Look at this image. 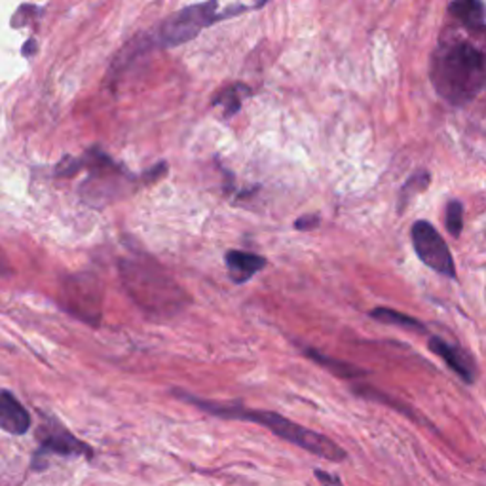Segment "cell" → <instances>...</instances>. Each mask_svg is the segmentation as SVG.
<instances>
[{
  "label": "cell",
  "mask_w": 486,
  "mask_h": 486,
  "mask_svg": "<svg viewBox=\"0 0 486 486\" xmlns=\"http://www.w3.org/2000/svg\"><path fill=\"white\" fill-rule=\"evenodd\" d=\"M321 223V217L319 215H304L300 218H297V223H295V228L297 230H314L318 228V225Z\"/></svg>",
  "instance_id": "ac0fdd59"
},
{
  "label": "cell",
  "mask_w": 486,
  "mask_h": 486,
  "mask_svg": "<svg viewBox=\"0 0 486 486\" xmlns=\"http://www.w3.org/2000/svg\"><path fill=\"white\" fill-rule=\"evenodd\" d=\"M225 264L228 276L234 283H246L262 268H267V258L249 253V251H238L230 249L225 255Z\"/></svg>",
  "instance_id": "8fae6325"
},
{
  "label": "cell",
  "mask_w": 486,
  "mask_h": 486,
  "mask_svg": "<svg viewBox=\"0 0 486 486\" xmlns=\"http://www.w3.org/2000/svg\"><path fill=\"white\" fill-rule=\"evenodd\" d=\"M430 349L435 353V356L443 359L463 382H468V384L475 382L477 367H475L473 358L466 349H461L460 346H454L440 337L430 339Z\"/></svg>",
  "instance_id": "9c48e42d"
},
{
  "label": "cell",
  "mask_w": 486,
  "mask_h": 486,
  "mask_svg": "<svg viewBox=\"0 0 486 486\" xmlns=\"http://www.w3.org/2000/svg\"><path fill=\"white\" fill-rule=\"evenodd\" d=\"M410 238L418 258L422 260L428 268L445 278H456V264L452 253L443 236L437 232V228H433L431 223H428V220H416L410 230Z\"/></svg>",
  "instance_id": "52a82bcc"
},
{
  "label": "cell",
  "mask_w": 486,
  "mask_h": 486,
  "mask_svg": "<svg viewBox=\"0 0 486 486\" xmlns=\"http://www.w3.org/2000/svg\"><path fill=\"white\" fill-rule=\"evenodd\" d=\"M445 225L447 230L452 238H458L463 228V208L458 200H451L447 204V215H445Z\"/></svg>",
  "instance_id": "e0dca14e"
},
{
  "label": "cell",
  "mask_w": 486,
  "mask_h": 486,
  "mask_svg": "<svg viewBox=\"0 0 486 486\" xmlns=\"http://www.w3.org/2000/svg\"><path fill=\"white\" fill-rule=\"evenodd\" d=\"M166 171H167V166L162 162V164H158V166H154L152 169H148L143 177H145V183H154V181H157L158 179V177H162V175H166Z\"/></svg>",
  "instance_id": "d6986e66"
},
{
  "label": "cell",
  "mask_w": 486,
  "mask_h": 486,
  "mask_svg": "<svg viewBox=\"0 0 486 486\" xmlns=\"http://www.w3.org/2000/svg\"><path fill=\"white\" fill-rule=\"evenodd\" d=\"M86 169L87 179L80 187V194L87 204L105 206L124 196V188L134 185L136 177L124 166L116 164L106 152L99 148H90L82 158H65L57 167V177H73L76 171Z\"/></svg>",
  "instance_id": "277c9868"
},
{
  "label": "cell",
  "mask_w": 486,
  "mask_h": 486,
  "mask_svg": "<svg viewBox=\"0 0 486 486\" xmlns=\"http://www.w3.org/2000/svg\"><path fill=\"white\" fill-rule=\"evenodd\" d=\"M118 268L127 295L148 316L169 318L187 304L185 291L154 262L122 258Z\"/></svg>",
  "instance_id": "3957f363"
},
{
  "label": "cell",
  "mask_w": 486,
  "mask_h": 486,
  "mask_svg": "<svg viewBox=\"0 0 486 486\" xmlns=\"http://www.w3.org/2000/svg\"><path fill=\"white\" fill-rule=\"evenodd\" d=\"M430 181H431V177L426 169H418L416 173H412L400 192V211L407 208V204L416 194L424 192L430 187Z\"/></svg>",
  "instance_id": "2e32d148"
},
{
  "label": "cell",
  "mask_w": 486,
  "mask_h": 486,
  "mask_svg": "<svg viewBox=\"0 0 486 486\" xmlns=\"http://www.w3.org/2000/svg\"><path fill=\"white\" fill-rule=\"evenodd\" d=\"M316 477H318V481L323 484V486H342V482H340V479L339 477H335V475H330V473H327V471H316Z\"/></svg>",
  "instance_id": "ffe728a7"
},
{
  "label": "cell",
  "mask_w": 486,
  "mask_h": 486,
  "mask_svg": "<svg viewBox=\"0 0 486 486\" xmlns=\"http://www.w3.org/2000/svg\"><path fill=\"white\" fill-rule=\"evenodd\" d=\"M179 397L192 405H196L197 409H202L213 416L218 418H225V420H243V422H253L258 424L262 428L270 430L274 435H278L279 439L287 440V443H291L306 452L316 454L323 460L329 461H340L346 460V452L342 447H339L333 439H329L318 431L308 430L293 420L285 418L278 412H270V410H255V409H246L241 405H220V403H211V401H204V400H197V397H192L188 393L179 391Z\"/></svg>",
  "instance_id": "7a4b0ae2"
},
{
  "label": "cell",
  "mask_w": 486,
  "mask_h": 486,
  "mask_svg": "<svg viewBox=\"0 0 486 486\" xmlns=\"http://www.w3.org/2000/svg\"><path fill=\"white\" fill-rule=\"evenodd\" d=\"M36 52H38V48H36V40H35V38H29V40L25 42V46L21 48V56H24V57L35 56Z\"/></svg>",
  "instance_id": "44dd1931"
},
{
  "label": "cell",
  "mask_w": 486,
  "mask_h": 486,
  "mask_svg": "<svg viewBox=\"0 0 486 486\" xmlns=\"http://www.w3.org/2000/svg\"><path fill=\"white\" fill-rule=\"evenodd\" d=\"M267 3L258 5H220L211 0V3L190 5L183 10L175 12L167 17L164 24L152 35V42L162 48H175L181 44L196 38L206 27H211L218 21H225L246 12L262 8Z\"/></svg>",
  "instance_id": "5b68a950"
},
{
  "label": "cell",
  "mask_w": 486,
  "mask_h": 486,
  "mask_svg": "<svg viewBox=\"0 0 486 486\" xmlns=\"http://www.w3.org/2000/svg\"><path fill=\"white\" fill-rule=\"evenodd\" d=\"M249 96H253L249 86L234 82V84L223 87V90H220L211 99V105L213 106H223L225 108V118H232V116H236L239 113V110H241L243 99L249 97Z\"/></svg>",
  "instance_id": "7c38bea8"
},
{
  "label": "cell",
  "mask_w": 486,
  "mask_h": 486,
  "mask_svg": "<svg viewBox=\"0 0 486 486\" xmlns=\"http://www.w3.org/2000/svg\"><path fill=\"white\" fill-rule=\"evenodd\" d=\"M61 306L71 316L97 327L101 321V289L92 276H71L63 279Z\"/></svg>",
  "instance_id": "8992f818"
},
{
  "label": "cell",
  "mask_w": 486,
  "mask_h": 486,
  "mask_svg": "<svg viewBox=\"0 0 486 486\" xmlns=\"http://www.w3.org/2000/svg\"><path fill=\"white\" fill-rule=\"evenodd\" d=\"M430 76L440 99L466 106L486 86V59L471 42L449 40L433 52Z\"/></svg>",
  "instance_id": "6da1fadb"
},
{
  "label": "cell",
  "mask_w": 486,
  "mask_h": 486,
  "mask_svg": "<svg viewBox=\"0 0 486 486\" xmlns=\"http://www.w3.org/2000/svg\"><path fill=\"white\" fill-rule=\"evenodd\" d=\"M0 428L12 435H25L31 428V416L10 390L0 395Z\"/></svg>",
  "instance_id": "30bf717a"
},
{
  "label": "cell",
  "mask_w": 486,
  "mask_h": 486,
  "mask_svg": "<svg viewBox=\"0 0 486 486\" xmlns=\"http://www.w3.org/2000/svg\"><path fill=\"white\" fill-rule=\"evenodd\" d=\"M36 439L40 443V449L35 458H40L42 454H57V456H84L92 458L94 451L90 445H86L84 440L76 439L67 428H63L56 420L48 418L44 420L42 426L38 428Z\"/></svg>",
  "instance_id": "ba28073f"
},
{
  "label": "cell",
  "mask_w": 486,
  "mask_h": 486,
  "mask_svg": "<svg viewBox=\"0 0 486 486\" xmlns=\"http://www.w3.org/2000/svg\"><path fill=\"white\" fill-rule=\"evenodd\" d=\"M306 356L314 359L319 367L327 369L329 372H333L335 377L339 379H346V380H356V379H361L367 374L365 369H359L356 365H351V363H346V361H339V359H333V358H329L325 356V353H321L319 349H314V348H306Z\"/></svg>",
  "instance_id": "4fadbf2b"
},
{
  "label": "cell",
  "mask_w": 486,
  "mask_h": 486,
  "mask_svg": "<svg viewBox=\"0 0 486 486\" xmlns=\"http://www.w3.org/2000/svg\"><path fill=\"white\" fill-rule=\"evenodd\" d=\"M369 316L372 319L380 321V323H386V325H397V327H403V329L418 330V333H426V325L422 321L412 318V316L391 310V308H374Z\"/></svg>",
  "instance_id": "9a60e30c"
},
{
  "label": "cell",
  "mask_w": 486,
  "mask_h": 486,
  "mask_svg": "<svg viewBox=\"0 0 486 486\" xmlns=\"http://www.w3.org/2000/svg\"><path fill=\"white\" fill-rule=\"evenodd\" d=\"M449 12L466 27L482 29L486 25V8L479 3H452Z\"/></svg>",
  "instance_id": "5bb4252c"
}]
</instances>
